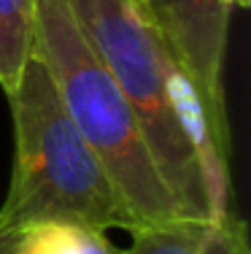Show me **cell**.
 I'll use <instances>...</instances> for the list:
<instances>
[{
	"mask_svg": "<svg viewBox=\"0 0 251 254\" xmlns=\"http://www.w3.org/2000/svg\"><path fill=\"white\" fill-rule=\"evenodd\" d=\"M35 54L135 225L189 216L167 190L133 106L87 44L68 0H38Z\"/></svg>",
	"mask_w": 251,
	"mask_h": 254,
	"instance_id": "2",
	"label": "cell"
},
{
	"mask_svg": "<svg viewBox=\"0 0 251 254\" xmlns=\"http://www.w3.org/2000/svg\"><path fill=\"white\" fill-rule=\"evenodd\" d=\"M38 0H0V87L11 95L35 54Z\"/></svg>",
	"mask_w": 251,
	"mask_h": 254,
	"instance_id": "6",
	"label": "cell"
},
{
	"mask_svg": "<svg viewBox=\"0 0 251 254\" xmlns=\"http://www.w3.org/2000/svg\"><path fill=\"white\" fill-rule=\"evenodd\" d=\"M127 233L133 241L122 254H249L243 222L216 225L211 219L178 216L135 225Z\"/></svg>",
	"mask_w": 251,
	"mask_h": 254,
	"instance_id": "5",
	"label": "cell"
},
{
	"mask_svg": "<svg viewBox=\"0 0 251 254\" xmlns=\"http://www.w3.org/2000/svg\"><path fill=\"white\" fill-rule=\"evenodd\" d=\"M227 3H230V5H241V8H246L251 0H227Z\"/></svg>",
	"mask_w": 251,
	"mask_h": 254,
	"instance_id": "8",
	"label": "cell"
},
{
	"mask_svg": "<svg viewBox=\"0 0 251 254\" xmlns=\"http://www.w3.org/2000/svg\"><path fill=\"white\" fill-rule=\"evenodd\" d=\"M16 254H122V249L105 238V230L51 222L30 227L22 235Z\"/></svg>",
	"mask_w": 251,
	"mask_h": 254,
	"instance_id": "7",
	"label": "cell"
},
{
	"mask_svg": "<svg viewBox=\"0 0 251 254\" xmlns=\"http://www.w3.org/2000/svg\"><path fill=\"white\" fill-rule=\"evenodd\" d=\"M143 5L173 60L197 87L216 138L230 146L224 54L232 5L227 0H146Z\"/></svg>",
	"mask_w": 251,
	"mask_h": 254,
	"instance_id": "4",
	"label": "cell"
},
{
	"mask_svg": "<svg viewBox=\"0 0 251 254\" xmlns=\"http://www.w3.org/2000/svg\"><path fill=\"white\" fill-rule=\"evenodd\" d=\"M68 8L133 106L167 190L189 216L211 219L200 162L173 100L178 63L146 5L141 0H68Z\"/></svg>",
	"mask_w": 251,
	"mask_h": 254,
	"instance_id": "3",
	"label": "cell"
},
{
	"mask_svg": "<svg viewBox=\"0 0 251 254\" xmlns=\"http://www.w3.org/2000/svg\"><path fill=\"white\" fill-rule=\"evenodd\" d=\"M8 100L14 119V165L0 205V254H16L30 227L51 222L133 230V214L70 122L38 54L30 57Z\"/></svg>",
	"mask_w": 251,
	"mask_h": 254,
	"instance_id": "1",
	"label": "cell"
},
{
	"mask_svg": "<svg viewBox=\"0 0 251 254\" xmlns=\"http://www.w3.org/2000/svg\"><path fill=\"white\" fill-rule=\"evenodd\" d=\"M141 3H146V0H141Z\"/></svg>",
	"mask_w": 251,
	"mask_h": 254,
	"instance_id": "9",
	"label": "cell"
}]
</instances>
